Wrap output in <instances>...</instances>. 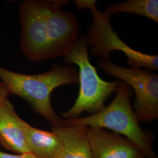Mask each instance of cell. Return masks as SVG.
Listing matches in <instances>:
<instances>
[{
	"label": "cell",
	"instance_id": "obj_10",
	"mask_svg": "<svg viewBox=\"0 0 158 158\" xmlns=\"http://www.w3.org/2000/svg\"><path fill=\"white\" fill-rule=\"evenodd\" d=\"M88 129V127L83 125L52 128V131L59 136L62 143V158H92Z\"/></svg>",
	"mask_w": 158,
	"mask_h": 158
},
{
	"label": "cell",
	"instance_id": "obj_7",
	"mask_svg": "<svg viewBox=\"0 0 158 158\" xmlns=\"http://www.w3.org/2000/svg\"><path fill=\"white\" fill-rule=\"evenodd\" d=\"M92 158H145L141 151L123 136L107 130L89 127Z\"/></svg>",
	"mask_w": 158,
	"mask_h": 158
},
{
	"label": "cell",
	"instance_id": "obj_13",
	"mask_svg": "<svg viewBox=\"0 0 158 158\" xmlns=\"http://www.w3.org/2000/svg\"><path fill=\"white\" fill-rule=\"evenodd\" d=\"M8 96V91L6 88V85L2 81H0V100L7 98Z\"/></svg>",
	"mask_w": 158,
	"mask_h": 158
},
{
	"label": "cell",
	"instance_id": "obj_9",
	"mask_svg": "<svg viewBox=\"0 0 158 158\" xmlns=\"http://www.w3.org/2000/svg\"><path fill=\"white\" fill-rule=\"evenodd\" d=\"M21 125L27 146L37 158H62L63 146L59 136L53 131L36 128L22 119Z\"/></svg>",
	"mask_w": 158,
	"mask_h": 158
},
{
	"label": "cell",
	"instance_id": "obj_8",
	"mask_svg": "<svg viewBox=\"0 0 158 158\" xmlns=\"http://www.w3.org/2000/svg\"><path fill=\"white\" fill-rule=\"evenodd\" d=\"M21 118L8 97L0 100V143L17 154H32L27 146Z\"/></svg>",
	"mask_w": 158,
	"mask_h": 158
},
{
	"label": "cell",
	"instance_id": "obj_3",
	"mask_svg": "<svg viewBox=\"0 0 158 158\" xmlns=\"http://www.w3.org/2000/svg\"><path fill=\"white\" fill-rule=\"evenodd\" d=\"M132 89L121 81L112 102L98 113L72 119H63V126L83 125L109 130L135 145L145 158H158L153 150L150 134L142 130L131 104Z\"/></svg>",
	"mask_w": 158,
	"mask_h": 158
},
{
	"label": "cell",
	"instance_id": "obj_4",
	"mask_svg": "<svg viewBox=\"0 0 158 158\" xmlns=\"http://www.w3.org/2000/svg\"><path fill=\"white\" fill-rule=\"evenodd\" d=\"M63 58L65 62L78 66L80 86L79 94L73 106L61 113L62 118H77L84 112L93 114L100 111L105 107L108 98L118 90L121 81H107L100 77L90 62L85 36L78 38L72 49Z\"/></svg>",
	"mask_w": 158,
	"mask_h": 158
},
{
	"label": "cell",
	"instance_id": "obj_1",
	"mask_svg": "<svg viewBox=\"0 0 158 158\" xmlns=\"http://www.w3.org/2000/svg\"><path fill=\"white\" fill-rule=\"evenodd\" d=\"M54 1L27 0L20 4V47L33 62L64 56L78 39V20Z\"/></svg>",
	"mask_w": 158,
	"mask_h": 158
},
{
	"label": "cell",
	"instance_id": "obj_2",
	"mask_svg": "<svg viewBox=\"0 0 158 158\" xmlns=\"http://www.w3.org/2000/svg\"><path fill=\"white\" fill-rule=\"evenodd\" d=\"M0 79L10 95H16L29 104L36 114L50 123L52 128L63 126V119L55 111L51 95L57 87L79 81L77 69L68 65L54 64L42 73L27 74L13 72L0 66Z\"/></svg>",
	"mask_w": 158,
	"mask_h": 158
},
{
	"label": "cell",
	"instance_id": "obj_11",
	"mask_svg": "<svg viewBox=\"0 0 158 158\" xmlns=\"http://www.w3.org/2000/svg\"><path fill=\"white\" fill-rule=\"evenodd\" d=\"M105 11L112 15L118 12L134 14L158 23V0H128L108 6Z\"/></svg>",
	"mask_w": 158,
	"mask_h": 158
},
{
	"label": "cell",
	"instance_id": "obj_5",
	"mask_svg": "<svg viewBox=\"0 0 158 158\" xmlns=\"http://www.w3.org/2000/svg\"><path fill=\"white\" fill-rule=\"evenodd\" d=\"M79 11L89 8L92 12L93 22L85 36L91 53L102 59H110L113 51L123 53L128 64L132 68H145L152 71L158 70V56L142 53L131 48L119 38L111 23V14L100 11L94 0H75Z\"/></svg>",
	"mask_w": 158,
	"mask_h": 158
},
{
	"label": "cell",
	"instance_id": "obj_12",
	"mask_svg": "<svg viewBox=\"0 0 158 158\" xmlns=\"http://www.w3.org/2000/svg\"><path fill=\"white\" fill-rule=\"evenodd\" d=\"M0 158H37L33 154H17L6 153L0 150Z\"/></svg>",
	"mask_w": 158,
	"mask_h": 158
},
{
	"label": "cell",
	"instance_id": "obj_6",
	"mask_svg": "<svg viewBox=\"0 0 158 158\" xmlns=\"http://www.w3.org/2000/svg\"><path fill=\"white\" fill-rule=\"evenodd\" d=\"M98 65L106 73L118 78L132 89L135 94L134 112L139 123L158 119V74L147 69L117 66L110 59H102Z\"/></svg>",
	"mask_w": 158,
	"mask_h": 158
}]
</instances>
